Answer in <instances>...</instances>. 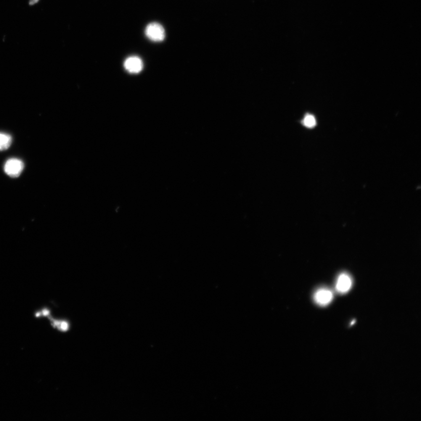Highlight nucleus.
<instances>
[{
    "mask_svg": "<svg viewBox=\"0 0 421 421\" xmlns=\"http://www.w3.org/2000/svg\"><path fill=\"white\" fill-rule=\"evenodd\" d=\"M146 36L150 41L159 43L165 38V31L162 25L156 22L150 23L146 28Z\"/></svg>",
    "mask_w": 421,
    "mask_h": 421,
    "instance_id": "f257e3e1",
    "label": "nucleus"
},
{
    "mask_svg": "<svg viewBox=\"0 0 421 421\" xmlns=\"http://www.w3.org/2000/svg\"><path fill=\"white\" fill-rule=\"evenodd\" d=\"M24 168V163L17 159H11L6 162L4 171L11 178H17L21 174Z\"/></svg>",
    "mask_w": 421,
    "mask_h": 421,
    "instance_id": "f03ea898",
    "label": "nucleus"
},
{
    "mask_svg": "<svg viewBox=\"0 0 421 421\" xmlns=\"http://www.w3.org/2000/svg\"><path fill=\"white\" fill-rule=\"evenodd\" d=\"M332 292L327 288H321L314 294L315 302L320 306H326L329 304L333 300Z\"/></svg>",
    "mask_w": 421,
    "mask_h": 421,
    "instance_id": "7ed1b4c3",
    "label": "nucleus"
},
{
    "mask_svg": "<svg viewBox=\"0 0 421 421\" xmlns=\"http://www.w3.org/2000/svg\"><path fill=\"white\" fill-rule=\"evenodd\" d=\"M352 279L347 273H342L337 279L336 290L340 294H345L351 288Z\"/></svg>",
    "mask_w": 421,
    "mask_h": 421,
    "instance_id": "20e7f679",
    "label": "nucleus"
},
{
    "mask_svg": "<svg viewBox=\"0 0 421 421\" xmlns=\"http://www.w3.org/2000/svg\"><path fill=\"white\" fill-rule=\"evenodd\" d=\"M125 69L131 73H139L143 67L142 60L137 56L128 57L124 62Z\"/></svg>",
    "mask_w": 421,
    "mask_h": 421,
    "instance_id": "39448f33",
    "label": "nucleus"
},
{
    "mask_svg": "<svg viewBox=\"0 0 421 421\" xmlns=\"http://www.w3.org/2000/svg\"><path fill=\"white\" fill-rule=\"evenodd\" d=\"M12 143V138L9 135L0 133V151L7 149Z\"/></svg>",
    "mask_w": 421,
    "mask_h": 421,
    "instance_id": "423d86ee",
    "label": "nucleus"
},
{
    "mask_svg": "<svg viewBox=\"0 0 421 421\" xmlns=\"http://www.w3.org/2000/svg\"><path fill=\"white\" fill-rule=\"evenodd\" d=\"M301 123L305 127L312 128L316 126L317 123L316 118L313 115L308 114L305 115L303 121H301Z\"/></svg>",
    "mask_w": 421,
    "mask_h": 421,
    "instance_id": "0eeeda50",
    "label": "nucleus"
},
{
    "mask_svg": "<svg viewBox=\"0 0 421 421\" xmlns=\"http://www.w3.org/2000/svg\"><path fill=\"white\" fill-rule=\"evenodd\" d=\"M53 326L63 332H66L69 328V325L66 321L53 320Z\"/></svg>",
    "mask_w": 421,
    "mask_h": 421,
    "instance_id": "6e6552de",
    "label": "nucleus"
},
{
    "mask_svg": "<svg viewBox=\"0 0 421 421\" xmlns=\"http://www.w3.org/2000/svg\"><path fill=\"white\" fill-rule=\"evenodd\" d=\"M38 1V0H31L30 4H34L35 3H36Z\"/></svg>",
    "mask_w": 421,
    "mask_h": 421,
    "instance_id": "1a4fd4ad",
    "label": "nucleus"
}]
</instances>
